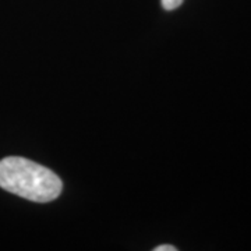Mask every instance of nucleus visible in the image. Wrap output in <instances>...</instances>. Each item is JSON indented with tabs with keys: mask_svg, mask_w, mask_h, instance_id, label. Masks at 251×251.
I'll return each mask as SVG.
<instances>
[{
	"mask_svg": "<svg viewBox=\"0 0 251 251\" xmlns=\"http://www.w3.org/2000/svg\"><path fill=\"white\" fill-rule=\"evenodd\" d=\"M0 187L16 196L49 202L62 194L63 183L50 169L21 156H7L0 161Z\"/></svg>",
	"mask_w": 251,
	"mask_h": 251,
	"instance_id": "obj_1",
	"label": "nucleus"
},
{
	"mask_svg": "<svg viewBox=\"0 0 251 251\" xmlns=\"http://www.w3.org/2000/svg\"><path fill=\"white\" fill-rule=\"evenodd\" d=\"M184 0H162V7L168 11H172V10L177 9L183 4Z\"/></svg>",
	"mask_w": 251,
	"mask_h": 251,
	"instance_id": "obj_2",
	"label": "nucleus"
},
{
	"mask_svg": "<svg viewBox=\"0 0 251 251\" xmlns=\"http://www.w3.org/2000/svg\"><path fill=\"white\" fill-rule=\"evenodd\" d=\"M177 249L176 247H173L171 244H163V246H158L155 251H176Z\"/></svg>",
	"mask_w": 251,
	"mask_h": 251,
	"instance_id": "obj_3",
	"label": "nucleus"
}]
</instances>
